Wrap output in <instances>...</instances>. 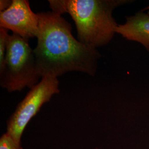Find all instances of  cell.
Masks as SVG:
<instances>
[{"mask_svg":"<svg viewBox=\"0 0 149 149\" xmlns=\"http://www.w3.org/2000/svg\"><path fill=\"white\" fill-rule=\"evenodd\" d=\"M39 26L38 15L32 11L27 0H12L8 9L0 12V27L26 39L37 38Z\"/></svg>","mask_w":149,"mask_h":149,"instance_id":"5","label":"cell"},{"mask_svg":"<svg viewBox=\"0 0 149 149\" xmlns=\"http://www.w3.org/2000/svg\"><path fill=\"white\" fill-rule=\"evenodd\" d=\"M37 45L33 49L38 74L59 77L70 71L96 74L101 55L97 49L80 42L72 27L61 15L53 11L38 13Z\"/></svg>","mask_w":149,"mask_h":149,"instance_id":"1","label":"cell"},{"mask_svg":"<svg viewBox=\"0 0 149 149\" xmlns=\"http://www.w3.org/2000/svg\"><path fill=\"white\" fill-rule=\"evenodd\" d=\"M57 77L46 76L34 86L17 107L15 112L7 122V133L17 140L21 141V137L28 124L42 107L52 97L60 92Z\"/></svg>","mask_w":149,"mask_h":149,"instance_id":"4","label":"cell"},{"mask_svg":"<svg viewBox=\"0 0 149 149\" xmlns=\"http://www.w3.org/2000/svg\"><path fill=\"white\" fill-rule=\"evenodd\" d=\"M116 33L128 40L140 43L149 52V15L140 11L126 17V22L118 24Z\"/></svg>","mask_w":149,"mask_h":149,"instance_id":"6","label":"cell"},{"mask_svg":"<svg viewBox=\"0 0 149 149\" xmlns=\"http://www.w3.org/2000/svg\"><path fill=\"white\" fill-rule=\"evenodd\" d=\"M36 58L28 40L12 33L9 36L5 63L0 72V85L10 92L32 89L39 82Z\"/></svg>","mask_w":149,"mask_h":149,"instance_id":"3","label":"cell"},{"mask_svg":"<svg viewBox=\"0 0 149 149\" xmlns=\"http://www.w3.org/2000/svg\"><path fill=\"white\" fill-rule=\"evenodd\" d=\"M9 36L8 30L0 28V72L3 70L5 66L7 42Z\"/></svg>","mask_w":149,"mask_h":149,"instance_id":"7","label":"cell"},{"mask_svg":"<svg viewBox=\"0 0 149 149\" xmlns=\"http://www.w3.org/2000/svg\"><path fill=\"white\" fill-rule=\"evenodd\" d=\"M12 3V0H1L0 1V12H3L8 9Z\"/></svg>","mask_w":149,"mask_h":149,"instance_id":"9","label":"cell"},{"mask_svg":"<svg viewBox=\"0 0 149 149\" xmlns=\"http://www.w3.org/2000/svg\"><path fill=\"white\" fill-rule=\"evenodd\" d=\"M52 11L68 13L75 23L77 40L86 46L97 48L109 43L118 24L113 16L118 7L130 0H49Z\"/></svg>","mask_w":149,"mask_h":149,"instance_id":"2","label":"cell"},{"mask_svg":"<svg viewBox=\"0 0 149 149\" xmlns=\"http://www.w3.org/2000/svg\"><path fill=\"white\" fill-rule=\"evenodd\" d=\"M142 11H144V12L145 11H148V14H149V6H148V7H146V8H145L144 9H143Z\"/></svg>","mask_w":149,"mask_h":149,"instance_id":"10","label":"cell"},{"mask_svg":"<svg viewBox=\"0 0 149 149\" xmlns=\"http://www.w3.org/2000/svg\"><path fill=\"white\" fill-rule=\"evenodd\" d=\"M0 149H23L21 141L17 140L8 133L3 134L0 138Z\"/></svg>","mask_w":149,"mask_h":149,"instance_id":"8","label":"cell"}]
</instances>
